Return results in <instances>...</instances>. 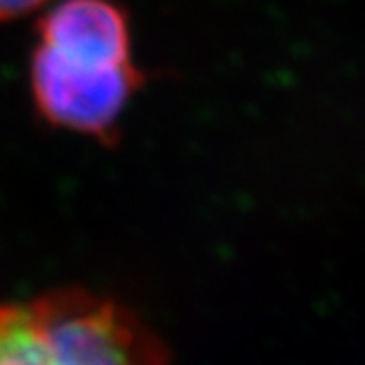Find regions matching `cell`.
Segmentation results:
<instances>
[{"mask_svg": "<svg viewBox=\"0 0 365 365\" xmlns=\"http://www.w3.org/2000/svg\"><path fill=\"white\" fill-rule=\"evenodd\" d=\"M139 85L128 17L111 0H61L45 14L31 90L52 125L108 137Z\"/></svg>", "mask_w": 365, "mask_h": 365, "instance_id": "1", "label": "cell"}, {"mask_svg": "<svg viewBox=\"0 0 365 365\" xmlns=\"http://www.w3.org/2000/svg\"><path fill=\"white\" fill-rule=\"evenodd\" d=\"M57 365H151L149 337L128 312L90 292L36 299Z\"/></svg>", "mask_w": 365, "mask_h": 365, "instance_id": "2", "label": "cell"}, {"mask_svg": "<svg viewBox=\"0 0 365 365\" xmlns=\"http://www.w3.org/2000/svg\"><path fill=\"white\" fill-rule=\"evenodd\" d=\"M0 365H57L36 299L0 304Z\"/></svg>", "mask_w": 365, "mask_h": 365, "instance_id": "3", "label": "cell"}, {"mask_svg": "<svg viewBox=\"0 0 365 365\" xmlns=\"http://www.w3.org/2000/svg\"><path fill=\"white\" fill-rule=\"evenodd\" d=\"M48 0H0V21L17 19L21 14H29L38 10Z\"/></svg>", "mask_w": 365, "mask_h": 365, "instance_id": "4", "label": "cell"}]
</instances>
